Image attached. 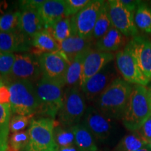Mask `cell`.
Returning <instances> with one entry per match:
<instances>
[{"label": "cell", "instance_id": "29", "mask_svg": "<svg viewBox=\"0 0 151 151\" xmlns=\"http://www.w3.org/2000/svg\"><path fill=\"white\" fill-rule=\"evenodd\" d=\"M21 12L6 13L0 16V32L20 31Z\"/></svg>", "mask_w": 151, "mask_h": 151}, {"label": "cell", "instance_id": "12", "mask_svg": "<svg viewBox=\"0 0 151 151\" xmlns=\"http://www.w3.org/2000/svg\"><path fill=\"white\" fill-rule=\"evenodd\" d=\"M118 77V69L113 60L91 77L81 90L86 100L94 103L102 92Z\"/></svg>", "mask_w": 151, "mask_h": 151}, {"label": "cell", "instance_id": "42", "mask_svg": "<svg viewBox=\"0 0 151 151\" xmlns=\"http://www.w3.org/2000/svg\"><path fill=\"white\" fill-rule=\"evenodd\" d=\"M147 93H148V99L151 110V83L150 86H148V88H147Z\"/></svg>", "mask_w": 151, "mask_h": 151}, {"label": "cell", "instance_id": "38", "mask_svg": "<svg viewBox=\"0 0 151 151\" xmlns=\"http://www.w3.org/2000/svg\"><path fill=\"white\" fill-rule=\"evenodd\" d=\"M44 0H24L19 1L20 11L26 9H37L44 3Z\"/></svg>", "mask_w": 151, "mask_h": 151}, {"label": "cell", "instance_id": "20", "mask_svg": "<svg viewBox=\"0 0 151 151\" xmlns=\"http://www.w3.org/2000/svg\"><path fill=\"white\" fill-rule=\"evenodd\" d=\"M93 40H88L74 35L59 43L60 50L65 53L71 62L76 56L91 50Z\"/></svg>", "mask_w": 151, "mask_h": 151}, {"label": "cell", "instance_id": "1", "mask_svg": "<svg viewBox=\"0 0 151 151\" xmlns=\"http://www.w3.org/2000/svg\"><path fill=\"white\" fill-rule=\"evenodd\" d=\"M133 86L121 77H118L98 97L94 106L109 118L122 120Z\"/></svg>", "mask_w": 151, "mask_h": 151}, {"label": "cell", "instance_id": "2", "mask_svg": "<svg viewBox=\"0 0 151 151\" xmlns=\"http://www.w3.org/2000/svg\"><path fill=\"white\" fill-rule=\"evenodd\" d=\"M10 91L11 113L15 115L29 116L37 114L39 101L33 83L28 81H11L7 84Z\"/></svg>", "mask_w": 151, "mask_h": 151}, {"label": "cell", "instance_id": "33", "mask_svg": "<svg viewBox=\"0 0 151 151\" xmlns=\"http://www.w3.org/2000/svg\"><path fill=\"white\" fill-rule=\"evenodd\" d=\"M90 0H66L67 17L73 16L85 8Z\"/></svg>", "mask_w": 151, "mask_h": 151}, {"label": "cell", "instance_id": "11", "mask_svg": "<svg viewBox=\"0 0 151 151\" xmlns=\"http://www.w3.org/2000/svg\"><path fill=\"white\" fill-rule=\"evenodd\" d=\"M42 76L39 56L34 53L16 54V60L11 72L6 79L11 81H28L32 83L38 81Z\"/></svg>", "mask_w": 151, "mask_h": 151}, {"label": "cell", "instance_id": "15", "mask_svg": "<svg viewBox=\"0 0 151 151\" xmlns=\"http://www.w3.org/2000/svg\"><path fill=\"white\" fill-rule=\"evenodd\" d=\"M115 60L113 52L98 51L92 49L85 58L80 79V88H83L91 77L101 71L106 65Z\"/></svg>", "mask_w": 151, "mask_h": 151}, {"label": "cell", "instance_id": "43", "mask_svg": "<svg viewBox=\"0 0 151 151\" xmlns=\"http://www.w3.org/2000/svg\"><path fill=\"white\" fill-rule=\"evenodd\" d=\"M137 151H150V150H149L148 148V147H147V148H143L140 149V150H138Z\"/></svg>", "mask_w": 151, "mask_h": 151}, {"label": "cell", "instance_id": "25", "mask_svg": "<svg viewBox=\"0 0 151 151\" xmlns=\"http://www.w3.org/2000/svg\"><path fill=\"white\" fill-rule=\"evenodd\" d=\"M149 147L137 131L130 132L120 139L113 151H137Z\"/></svg>", "mask_w": 151, "mask_h": 151}, {"label": "cell", "instance_id": "13", "mask_svg": "<svg viewBox=\"0 0 151 151\" xmlns=\"http://www.w3.org/2000/svg\"><path fill=\"white\" fill-rule=\"evenodd\" d=\"M108 10L113 27L126 37L138 36V29L134 22V14L124 6L120 0L107 1Z\"/></svg>", "mask_w": 151, "mask_h": 151}, {"label": "cell", "instance_id": "27", "mask_svg": "<svg viewBox=\"0 0 151 151\" xmlns=\"http://www.w3.org/2000/svg\"><path fill=\"white\" fill-rule=\"evenodd\" d=\"M53 136L58 148L76 145L75 136L72 127H67L57 122L53 130Z\"/></svg>", "mask_w": 151, "mask_h": 151}, {"label": "cell", "instance_id": "31", "mask_svg": "<svg viewBox=\"0 0 151 151\" xmlns=\"http://www.w3.org/2000/svg\"><path fill=\"white\" fill-rule=\"evenodd\" d=\"M33 115L29 116H21V115H14L9 121V130L11 133L24 131L26 127L29 126L32 120H33Z\"/></svg>", "mask_w": 151, "mask_h": 151}, {"label": "cell", "instance_id": "22", "mask_svg": "<svg viewBox=\"0 0 151 151\" xmlns=\"http://www.w3.org/2000/svg\"><path fill=\"white\" fill-rule=\"evenodd\" d=\"M76 146L80 151H98L93 135L82 123L73 126Z\"/></svg>", "mask_w": 151, "mask_h": 151}, {"label": "cell", "instance_id": "40", "mask_svg": "<svg viewBox=\"0 0 151 151\" xmlns=\"http://www.w3.org/2000/svg\"><path fill=\"white\" fill-rule=\"evenodd\" d=\"M58 151H80L77 146L74 145V146H70L67 147H64V148H58Z\"/></svg>", "mask_w": 151, "mask_h": 151}, {"label": "cell", "instance_id": "16", "mask_svg": "<svg viewBox=\"0 0 151 151\" xmlns=\"http://www.w3.org/2000/svg\"><path fill=\"white\" fill-rule=\"evenodd\" d=\"M32 41L20 31L0 32V52L14 53L27 52L31 49Z\"/></svg>", "mask_w": 151, "mask_h": 151}, {"label": "cell", "instance_id": "34", "mask_svg": "<svg viewBox=\"0 0 151 151\" xmlns=\"http://www.w3.org/2000/svg\"><path fill=\"white\" fill-rule=\"evenodd\" d=\"M137 132L149 146L151 142V116Z\"/></svg>", "mask_w": 151, "mask_h": 151}, {"label": "cell", "instance_id": "23", "mask_svg": "<svg viewBox=\"0 0 151 151\" xmlns=\"http://www.w3.org/2000/svg\"><path fill=\"white\" fill-rule=\"evenodd\" d=\"M90 50L78 55L71 62L66 74L65 85L67 87H79L85 58Z\"/></svg>", "mask_w": 151, "mask_h": 151}, {"label": "cell", "instance_id": "24", "mask_svg": "<svg viewBox=\"0 0 151 151\" xmlns=\"http://www.w3.org/2000/svg\"><path fill=\"white\" fill-rule=\"evenodd\" d=\"M54 39L60 43L72 35H76L71 17H67L55 23L51 27L46 29Z\"/></svg>", "mask_w": 151, "mask_h": 151}, {"label": "cell", "instance_id": "39", "mask_svg": "<svg viewBox=\"0 0 151 151\" xmlns=\"http://www.w3.org/2000/svg\"><path fill=\"white\" fill-rule=\"evenodd\" d=\"M120 1L126 9L132 13L137 10L138 6L141 4L140 1H137V0H120Z\"/></svg>", "mask_w": 151, "mask_h": 151}, {"label": "cell", "instance_id": "28", "mask_svg": "<svg viewBox=\"0 0 151 151\" xmlns=\"http://www.w3.org/2000/svg\"><path fill=\"white\" fill-rule=\"evenodd\" d=\"M134 22L137 29L151 34V8L145 3L139 4L134 14Z\"/></svg>", "mask_w": 151, "mask_h": 151}, {"label": "cell", "instance_id": "6", "mask_svg": "<svg viewBox=\"0 0 151 151\" xmlns=\"http://www.w3.org/2000/svg\"><path fill=\"white\" fill-rule=\"evenodd\" d=\"M56 123L49 118H33L27 130L29 140L24 151H58L53 136Z\"/></svg>", "mask_w": 151, "mask_h": 151}, {"label": "cell", "instance_id": "26", "mask_svg": "<svg viewBox=\"0 0 151 151\" xmlns=\"http://www.w3.org/2000/svg\"><path fill=\"white\" fill-rule=\"evenodd\" d=\"M112 27L113 24L109 14L108 4L107 1H105L94 26L92 33V39L94 41L99 40L108 32Z\"/></svg>", "mask_w": 151, "mask_h": 151}, {"label": "cell", "instance_id": "7", "mask_svg": "<svg viewBox=\"0 0 151 151\" xmlns=\"http://www.w3.org/2000/svg\"><path fill=\"white\" fill-rule=\"evenodd\" d=\"M85 97L80 87H67L64 91L63 106L58 113V122L73 127L81 123L87 110Z\"/></svg>", "mask_w": 151, "mask_h": 151}, {"label": "cell", "instance_id": "9", "mask_svg": "<svg viewBox=\"0 0 151 151\" xmlns=\"http://www.w3.org/2000/svg\"><path fill=\"white\" fill-rule=\"evenodd\" d=\"M115 63L122 78L132 85L147 86L150 81L143 75L138 67L127 43L115 55Z\"/></svg>", "mask_w": 151, "mask_h": 151}, {"label": "cell", "instance_id": "21", "mask_svg": "<svg viewBox=\"0 0 151 151\" xmlns=\"http://www.w3.org/2000/svg\"><path fill=\"white\" fill-rule=\"evenodd\" d=\"M32 46L34 47V54L41 55L45 52H50L60 50L59 43L57 41L50 32L46 29L37 33L32 40Z\"/></svg>", "mask_w": 151, "mask_h": 151}, {"label": "cell", "instance_id": "19", "mask_svg": "<svg viewBox=\"0 0 151 151\" xmlns=\"http://www.w3.org/2000/svg\"><path fill=\"white\" fill-rule=\"evenodd\" d=\"M126 37L115 27H112L106 35L96 41L94 49L98 51L118 52L127 45Z\"/></svg>", "mask_w": 151, "mask_h": 151}, {"label": "cell", "instance_id": "35", "mask_svg": "<svg viewBox=\"0 0 151 151\" xmlns=\"http://www.w3.org/2000/svg\"><path fill=\"white\" fill-rule=\"evenodd\" d=\"M10 105L0 104V129L9 125L11 119Z\"/></svg>", "mask_w": 151, "mask_h": 151}, {"label": "cell", "instance_id": "41", "mask_svg": "<svg viewBox=\"0 0 151 151\" xmlns=\"http://www.w3.org/2000/svg\"><path fill=\"white\" fill-rule=\"evenodd\" d=\"M7 8V3L5 1H0V14H4V10L6 9Z\"/></svg>", "mask_w": 151, "mask_h": 151}, {"label": "cell", "instance_id": "3", "mask_svg": "<svg viewBox=\"0 0 151 151\" xmlns=\"http://www.w3.org/2000/svg\"><path fill=\"white\" fill-rule=\"evenodd\" d=\"M39 101L37 114L43 118H55L63 106V85L42 76L35 85Z\"/></svg>", "mask_w": 151, "mask_h": 151}, {"label": "cell", "instance_id": "30", "mask_svg": "<svg viewBox=\"0 0 151 151\" xmlns=\"http://www.w3.org/2000/svg\"><path fill=\"white\" fill-rule=\"evenodd\" d=\"M29 140L28 131H22L13 133L9 139L7 151H24Z\"/></svg>", "mask_w": 151, "mask_h": 151}, {"label": "cell", "instance_id": "44", "mask_svg": "<svg viewBox=\"0 0 151 151\" xmlns=\"http://www.w3.org/2000/svg\"><path fill=\"white\" fill-rule=\"evenodd\" d=\"M3 82H4V80H3L2 76H1V75H0V83H3Z\"/></svg>", "mask_w": 151, "mask_h": 151}, {"label": "cell", "instance_id": "32", "mask_svg": "<svg viewBox=\"0 0 151 151\" xmlns=\"http://www.w3.org/2000/svg\"><path fill=\"white\" fill-rule=\"evenodd\" d=\"M15 60L16 54L0 52V75L2 78H7L9 76Z\"/></svg>", "mask_w": 151, "mask_h": 151}, {"label": "cell", "instance_id": "17", "mask_svg": "<svg viewBox=\"0 0 151 151\" xmlns=\"http://www.w3.org/2000/svg\"><path fill=\"white\" fill-rule=\"evenodd\" d=\"M38 12L44 22L46 29L51 27L55 23L67 18L66 0H48L38 9Z\"/></svg>", "mask_w": 151, "mask_h": 151}, {"label": "cell", "instance_id": "4", "mask_svg": "<svg viewBox=\"0 0 151 151\" xmlns=\"http://www.w3.org/2000/svg\"><path fill=\"white\" fill-rule=\"evenodd\" d=\"M150 116L147 88L134 85L121 120L123 125L130 132L137 131Z\"/></svg>", "mask_w": 151, "mask_h": 151}, {"label": "cell", "instance_id": "14", "mask_svg": "<svg viewBox=\"0 0 151 151\" xmlns=\"http://www.w3.org/2000/svg\"><path fill=\"white\" fill-rule=\"evenodd\" d=\"M138 67L151 81V42L146 38L136 36L127 42Z\"/></svg>", "mask_w": 151, "mask_h": 151}, {"label": "cell", "instance_id": "18", "mask_svg": "<svg viewBox=\"0 0 151 151\" xmlns=\"http://www.w3.org/2000/svg\"><path fill=\"white\" fill-rule=\"evenodd\" d=\"M20 31L32 41L33 37L39 32L46 29L37 9H26L20 11Z\"/></svg>", "mask_w": 151, "mask_h": 151}, {"label": "cell", "instance_id": "5", "mask_svg": "<svg viewBox=\"0 0 151 151\" xmlns=\"http://www.w3.org/2000/svg\"><path fill=\"white\" fill-rule=\"evenodd\" d=\"M81 123L99 142L111 143L118 137L119 127L116 120L104 116L94 106H88Z\"/></svg>", "mask_w": 151, "mask_h": 151}, {"label": "cell", "instance_id": "36", "mask_svg": "<svg viewBox=\"0 0 151 151\" xmlns=\"http://www.w3.org/2000/svg\"><path fill=\"white\" fill-rule=\"evenodd\" d=\"M9 132V125L0 129V151H7L8 150Z\"/></svg>", "mask_w": 151, "mask_h": 151}, {"label": "cell", "instance_id": "45", "mask_svg": "<svg viewBox=\"0 0 151 151\" xmlns=\"http://www.w3.org/2000/svg\"><path fill=\"white\" fill-rule=\"evenodd\" d=\"M149 147H150V148H151V142H150V144H149Z\"/></svg>", "mask_w": 151, "mask_h": 151}, {"label": "cell", "instance_id": "8", "mask_svg": "<svg viewBox=\"0 0 151 151\" xmlns=\"http://www.w3.org/2000/svg\"><path fill=\"white\" fill-rule=\"evenodd\" d=\"M42 76L66 86L65 78L70 60L61 50L45 52L39 56Z\"/></svg>", "mask_w": 151, "mask_h": 151}, {"label": "cell", "instance_id": "10", "mask_svg": "<svg viewBox=\"0 0 151 151\" xmlns=\"http://www.w3.org/2000/svg\"><path fill=\"white\" fill-rule=\"evenodd\" d=\"M104 2L103 0H90L85 8L71 16L76 35L85 39L93 40L92 33L94 26Z\"/></svg>", "mask_w": 151, "mask_h": 151}, {"label": "cell", "instance_id": "37", "mask_svg": "<svg viewBox=\"0 0 151 151\" xmlns=\"http://www.w3.org/2000/svg\"><path fill=\"white\" fill-rule=\"evenodd\" d=\"M0 104L10 105V91L4 82L0 83Z\"/></svg>", "mask_w": 151, "mask_h": 151}]
</instances>
